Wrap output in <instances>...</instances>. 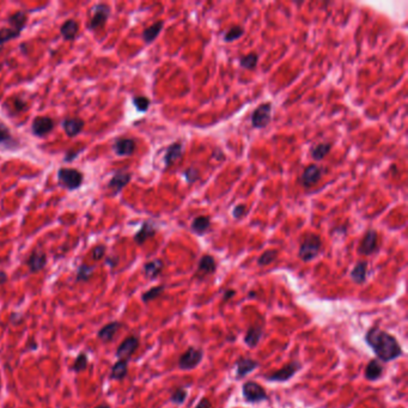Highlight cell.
Returning <instances> with one entry per match:
<instances>
[{
    "label": "cell",
    "mask_w": 408,
    "mask_h": 408,
    "mask_svg": "<svg viewBox=\"0 0 408 408\" xmlns=\"http://www.w3.org/2000/svg\"><path fill=\"white\" fill-rule=\"evenodd\" d=\"M300 369H302V363L298 362V360H293V362L284 365L280 370L266 375L264 379L268 382H288Z\"/></svg>",
    "instance_id": "obj_5"
},
{
    "label": "cell",
    "mask_w": 408,
    "mask_h": 408,
    "mask_svg": "<svg viewBox=\"0 0 408 408\" xmlns=\"http://www.w3.org/2000/svg\"><path fill=\"white\" fill-rule=\"evenodd\" d=\"M121 326H122V324L117 321L110 322V323L106 324V326L101 328L100 332H98V334H97L98 338H100L102 341H112L113 338H114V335L117 334L118 328H120Z\"/></svg>",
    "instance_id": "obj_26"
},
{
    "label": "cell",
    "mask_w": 408,
    "mask_h": 408,
    "mask_svg": "<svg viewBox=\"0 0 408 408\" xmlns=\"http://www.w3.org/2000/svg\"><path fill=\"white\" fill-rule=\"evenodd\" d=\"M21 32L22 30L16 29L13 27L4 28V29L0 30V52H1L5 43L9 42L10 40H13V38H17L21 35Z\"/></svg>",
    "instance_id": "obj_31"
},
{
    "label": "cell",
    "mask_w": 408,
    "mask_h": 408,
    "mask_svg": "<svg viewBox=\"0 0 408 408\" xmlns=\"http://www.w3.org/2000/svg\"><path fill=\"white\" fill-rule=\"evenodd\" d=\"M195 408H212V404L207 398H203L199 402H198L197 407Z\"/></svg>",
    "instance_id": "obj_45"
},
{
    "label": "cell",
    "mask_w": 408,
    "mask_h": 408,
    "mask_svg": "<svg viewBox=\"0 0 408 408\" xmlns=\"http://www.w3.org/2000/svg\"><path fill=\"white\" fill-rule=\"evenodd\" d=\"M87 366V355L85 353H81L77 357V359L74 360V364L72 366V370L76 372L84 371Z\"/></svg>",
    "instance_id": "obj_41"
},
{
    "label": "cell",
    "mask_w": 408,
    "mask_h": 408,
    "mask_svg": "<svg viewBox=\"0 0 408 408\" xmlns=\"http://www.w3.org/2000/svg\"><path fill=\"white\" fill-rule=\"evenodd\" d=\"M9 23L11 24V27L16 28V29L23 30L27 23V13L23 12V11L13 13L9 18Z\"/></svg>",
    "instance_id": "obj_35"
},
{
    "label": "cell",
    "mask_w": 408,
    "mask_h": 408,
    "mask_svg": "<svg viewBox=\"0 0 408 408\" xmlns=\"http://www.w3.org/2000/svg\"><path fill=\"white\" fill-rule=\"evenodd\" d=\"M272 103H269V102L260 104V106L253 112L252 117H250L253 127L256 129L266 128L272 121Z\"/></svg>",
    "instance_id": "obj_4"
},
{
    "label": "cell",
    "mask_w": 408,
    "mask_h": 408,
    "mask_svg": "<svg viewBox=\"0 0 408 408\" xmlns=\"http://www.w3.org/2000/svg\"><path fill=\"white\" fill-rule=\"evenodd\" d=\"M104 254H106V247H104V245H97V247L93 248L92 250V259L98 261L103 258Z\"/></svg>",
    "instance_id": "obj_44"
},
{
    "label": "cell",
    "mask_w": 408,
    "mask_h": 408,
    "mask_svg": "<svg viewBox=\"0 0 408 408\" xmlns=\"http://www.w3.org/2000/svg\"><path fill=\"white\" fill-rule=\"evenodd\" d=\"M242 395L243 399L249 404H259L268 400L266 390L259 383L248 381L242 385Z\"/></svg>",
    "instance_id": "obj_6"
},
{
    "label": "cell",
    "mask_w": 408,
    "mask_h": 408,
    "mask_svg": "<svg viewBox=\"0 0 408 408\" xmlns=\"http://www.w3.org/2000/svg\"><path fill=\"white\" fill-rule=\"evenodd\" d=\"M263 329L261 326H252L248 328L244 335V344L250 349H254L259 345L263 336Z\"/></svg>",
    "instance_id": "obj_21"
},
{
    "label": "cell",
    "mask_w": 408,
    "mask_h": 408,
    "mask_svg": "<svg viewBox=\"0 0 408 408\" xmlns=\"http://www.w3.org/2000/svg\"><path fill=\"white\" fill-rule=\"evenodd\" d=\"M128 372V362L127 360H117L113 365L112 371H110V379L115 381H122Z\"/></svg>",
    "instance_id": "obj_27"
},
{
    "label": "cell",
    "mask_w": 408,
    "mask_h": 408,
    "mask_svg": "<svg viewBox=\"0 0 408 408\" xmlns=\"http://www.w3.org/2000/svg\"><path fill=\"white\" fill-rule=\"evenodd\" d=\"M150 100L147 97H145V96H136L133 98L134 107H136L137 110H139L142 113L147 112L148 108H150Z\"/></svg>",
    "instance_id": "obj_40"
},
{
    "label": "cell",
    "mask_w": 408,
    "mask_h": 408,
    "mask_svg": "<svg viewBox=\"0 0 408 408\" xmlns=\"http://www.w3.org/2000/svg\"><path fill=\"white\" fill-rule=\"evenodd\" d=\"M377 243H379V233H377V231L370 229V230L366 231V233L360 241L359 247H358V253L365 256L374 254L377 250Z\"/></svg>",
    "instance_id": "obj_10"
},
{
    "label": "cell",
    "mask_w": 408,
    "mask_h": 408,
    "mask_svg": "<svg viewBox=\"0 0 408 408\" xmlns=\"http://www.w3.org/2000/svg\"><path fill=\"white\" fill-rule=\"evenodd\" d=\"M110 15V9L108 5L106 4H97L93 6L92 11H91V19L89 22V29L96 30L100 29L107 23Z\"/></svg>",
    "instance_id": "obj_8"
},
{
    "label": "cell",
    "mask_w": 408,
    "mask_h": 408,
    "mask_svg": "<svg viewBox=\"0 0 408 408\" xmlns=\"http://www.w3.org/2000/svg\"><path fill=\"white\" fill-rule=\"evenodd\" d=\"M62 128L68 137H76L84 128V121L79 117H68L62 122Z\"/></svg>",
    "instance_id": "obj_19"
},
{
    "label": "cell",
    "mask_w": 408,
    "mask_h": 408,
    "mask_svg": "<svg viewBox=\"0 0 408 408\" xmlns=\"http://www.w3.org/2000/svg\"><path fill=\"white\" fill-rule=\"evenodd\" d=\"M322 241L318 235H308L299 245L298 256L303 262H309L316 259L321 253Z\"/></svg>",
    "instance_id": "obj_2"
},
{
    "label": "cell",
    "mask_w": 408,
    "mask_h": 408,
    "mask_svg": "<svg viewBox=\"0 0 408 408\" xmlns=\"http://www.w3.org/2000/svg\"><path fill=\"white\" fill-rule=\"evenodd\" d=\"M183 176H184V178H186V181L192 184V183H194L198 178H199V172H198L195 168L191 167V168H188V169L184 170Z\"/></svg>",
    "instance_id": "obj_42"
},
{
    "label": "cell",
    "mask_w": 408,
    "mask_h": 408,
    "mask_svg": "<svg viewBox=\"0 0 408 408\" xmlns=\"http://www.w3.org/2000/svg\"><path fill=\"white\" fill-rule=\"evenodd\" d=\"M164 289H165L164 285H158V286H154V288H151L150 290H147L146 292H144V293H143L142 300L144 303L152 302V300L157 299L159 296H161L162 293H163Z\"/></svg>",
    "instance_id": "obj_34"
},
{
    "label": "cell",
    "mask_w": 408,
    "mask_h": 408,
    "mask_svg": "<svg viewBox=\"0 0 408 408\" xmlns=\"http://www.w3.org/2000/svg\"><path fill=\"white\" fill-rule=\"evenodd\" d=\"M164 268V263L161 259H154L152 261H148L145 263L144 272L148 279H156Z\"/></svg>",
    "instance_id": "obj_24"
},
{
    "label": "cell",
    "mask_w": 408,
    "mask_h": 408,
    "mask_svg": "<svg viewBox=\"0 0 408 408\" xmlns=\"http://www.w3.org/2000/svg\"><path fill=\"white\" fill-rule=\"evenodd\" d=\"M163 27H164V22L158 21V22H156V23H153L152 26L146 28V29L144 30V32H143V40H144L146 43L153 42V41L158 37V35L161 34Z\"/></svg>",
    "instance_id": "obj_28"
},
{
    "label": "cell",
    "mask_w": 408,
    "mask_h": 408,
    "mask_svg": "<svg viewBox=\"0 0 408 408\" xmlns=\"http://www.w3.org/2000/svg\"><path fill=\"white\" fill-rule=\"evenodd\" d=\"M209 227H211V218L207 216L195 217L191 224V229L193 233H197V235L199 236L205 235L208 231Z\"/></svg>",
    "instance_id": "obj_23"
},
{
    "label": "cell",
    "mask_w": 408,
    "mask_h": 408,
    "mask_svg": "<svg viewBox=\"0 0 408 408\" xmlns=\"http://www.w3.org/2000/svg\"><path fill=\"white\" fill-rule=\"evenodd\" d=\"M330 150H332V143H321L311 147L310 156L315 162H320L330 152Z\"/></svg>",
    "instance_id": "obj_30"
},
{
    "label": "cell",
    "mask_w": 408,
    "mask_h": 408,
    "mask_svg": "<svg viewBox=\"0 0 408 408\" xmlns=\"http://www.w3.org/2000/svg\"><path fill=\"white\" fill-rule=\"evenodd\" d=\"M216 269H217V263L213 256L204 255L203 258L199 260V262H198L197 277H199L200 279H203V278L213 274V273L216 272Z\"/></svg>",
    "instance_id": "obj_14"
},
{
    "label": "cell",
    "mask_w": 408,
    "mask_h": 408,
    "mask_svg": "<svg viewBox=\"0 0 408 408\" xmlns=\"http://www.w3.org/2000/svg\"><path fill=\"white\" fill-rule=\"evenodd\" d=\"M365 379L369 381H377L383 375V366L379 359H371L365 368Z\"/></svg>",
    "instance_id": "obj_22"
},
{
    "label": "cell",
    "mask_w": 408,
    "mask_h": 408,
    "mask_svg": "<svg viewBox=\"0 0 408 408\" xmlns=\"http://www.w3.org/2000/svg\"><path fill=\"white\" fill-rule=\"evenodd\" d=\"M132 175L129 173H117L109 181L108 188L114 193H120L131 181Z\"/></svg>",
    "instance_id": "obj_18"
},
{
    "label": "cell",
    "mask_w": 408,
    "mask_h": 408,
    "mask_svg": "<svg viewBox=\"0 0 408 408\" xmlns=\"http://www.w3.org/2000/svg\"><path fill=\"white\" fill-rule=\"evenodd\" d=\"M183 151H184V147L181 142L173 143V144L167 148V151H165V154H164L165 169L172 167L173 164H175V162L178 161V159L182 157Z\"/></svg>",
    "instance_id": "obj_15"
},
{
    "label": "cell",
    "mask_w": 408,
    "mask_h": 408,
    "mask_svg": "<svg viewBox=\"0 0 408 408\" xmlns=\"http://www.w3.org/2000/svg\"><path fill=\"white\" fill-rule=\"evenodd\" d=\"M54 121L53 118L48 117H36L32 122L31 131L35 136L37 137H45L46 134L51 133L54 129Z\"/></svg>",
    "instance_id": "obj_12"
},
{
    "label": "cell",
    "mask_w": 408,
    "mask_h": 408,
    "mask_svg": "<svg viewBox=\"0 0 408 408\" xmlns=\"http://www.w3.org/2000/svg\"><path fill=\"white\" fill-rule=\"evenodd\" d=\"M259 366V363L252 358H239L235 363L236 379H241L252 374Z\"/></svg>",
    "instance_id": "obj_13"
},
{
    "label": "cell",
    "mask_w": 408,
    "mask_h": 408,
    "mask_svg": "<svg viewBox=\"0 0 408 408\" xmlns=\"http://www.w3.org/2000/svg\"><path fill=\"white\" fill-rule=\"evenodd\" d=\"M95 267L87 266V264H81L77 272V281H87L92 277Z\"/></svg>",
    "instance_id": "obj_38"
},
{
    "label": "cell",
    "mask_w": 408,
    "mask_h": 408,
    "mask_svg": "<svg viewBox=\"0 0 408 408\" xmlns=\"http://www.w3.org/2000/svg\"><path fill=\"white\" fill-rule=\"evenodd\" d=\"M187 390L184 388H176L175 390L173 391L172 395H170V402L174 405H183L187 400Z\"/></svg>",
    "instance_id": "obj_37"
},
{
    "label": "cell",
    "mask_w": 408,
    "mask_h": 408,
    "mask_svg": "<svg viewBox=\"0 0 408 408\" xmlns=\"http://www.w3.org/2000/svg\"><path fill=\"white\" fill-rule=\"evenodd\" d=\"M203 350L198 349V347H189V349H187V351L184 352V353H182L181 357L178 358V368L183 371L193 370V369H195L199 365L201 360H203Z\"/></svg>",
    "instance_id": "obj_7"
},
{
    "label": "cell",
    "mask_w": 408,
    "mask_h": 408,
    "mask_svg": "<svg viewBox=\"0 0 408 408\" xmlns=\"http://www.w3.org/2000/svg\"><path fill=\"white\" fill-rule=\"evenodd\" d=\"M47 264V256L43 252L35 250L30 258L28 259V266L31 273H36L42 271Z\"/></svg>",
    "instance_id": "obj_20"
},
{
    "label": "cell",
    "mask_w": 408,
    "mask_h": 408,
    "mask_svg": "<svg viewBox=\"0 0 408 408\" xmlns=\"http://www.w3.org/2000/svg\"><path fill=\"white\" fill-rule=\"evenodd\" d=\"M95 408H110V407L108 406V405H98V406Z\"/></svg>",
    "instance_id": "obj_50"
},
{
    "label": "cell",
    "mask_w": 408,
    "mask_h": 408,
    "mask_svg": "<svg viewBox=\"0 0 408 408\" xmlns=\"http://www.w3.org/2000/svg\"><path fill=\"white\" fill-rule=\"evenodd\" d=\"M366 274H368V262L366 261H358L351 271V279L355 284H363L366 280Z\"/></svg>",
    "instance_id": "obj_25"
},
{
    "label": "cell",
    "mask_w": 408,
    "mask_h": 408,
    "mask_svg": "<svg viewBox=\"0 0 408 408\" xmlns=\"http://www.w3.org/2000/svg\"><path fill=\"white\" fill-rule=\"evenodd\" d=\"M277 256H278L277 250H274V249L266 250V252H263L262 254L260 255V258L258 259V264L261 267L268 266V264H271L273 261L277 259Z\"/></svg>",
    "instance_id": "obj_36"
},
{
    "label": "cell",
    "mask_w": 408,
    "mask_h": 408,
    "mask_svg": "<svg viewBox=\"0 0 408 408\" xmlns=\"http://www.w3.org/2000/svg\"><path fill=\"white\" fill-rule=\"evenodd\" d=\"M70 153H72V154H67V156H66V161H72V159L74 158V157L77 156V154H78V152H77V151H74V152H70Z\"/></svg>",
    "instance_id": "obj_49"
},
{
    "label": "cell",
    "mask_w": 408,
    "mask_h": 408,
    "mask_svg": "<svg viewBox=\"0 0 408 408\" xmlns=\"http://www.w3.org/2000/svg\"><path fill=\"white\" fill-rule=\"evenodd\" d=\"M236 294V291L233 290V289H229V290H225L224 293H223V300L227 302V300L231 299Z\"/></svg>",
    "instance_id": "obj_46"
},
{
    "label": "cell",
    "mask_w": 408,
    "mask_h": 408,
    "mask_svg": "<svg viewBox=\"0 0 408 408\" xmlns=\"http://www.w3.org/2000/svg\"><path fill=\"white\" fill-rule=\"evenodd\" d=\"M7 281V275L6 273L0 271V285H4L5 283Z\"/></svg>",
    "instance_id": "obj_48"
},
{
    "label": "cell",
    "mask_w": 408,
    "mask_h": 408,
    "mask_svg": "<svg viewBox=\"0 0 408 408\" xmlns=\"http://www.w3.org/2000/svg\"><path fill=\"white\" fill-rule=\"evenodd\" d=\"M243 35H244L243 28L236 26V27L230 28V29L225 32L224 36H223V40H224L227 43H231V42H235V41L238 40V38H241Z\"/></svg>",
    "instance_id": "obj_33"
},
{
    "label": "cell",
    "mask_w": 408,
    "mask_h": 408,
    "mask_svg": "<svg viewBox=\"0 0 408 408\" xmlns=\"http://www.w3.org/2000/svg\"><path fill=\"white\" fill-rule=\"evenodd\" d=\"M0 144L11 146L13 144L12 136H11L9 128L4 125V123L0 122Z\"/></svg>",
    "instance_id": "obj_39"
},
{
    "label": "cell",
    "mask_w": 408,
    "mask_h": 408,
    "mask_svg": "<svg viewBox=\"0 0 408 408\" xmlns=\"http://www.w3.org/2000/svg\"><path fill=\"white\" fill-rule=\"evenodd\" d=\"M138 347H139V339H138V336H127V338L120 344V346L117 347V357L120 360H127L128 362L129 358H131L134 352L138 350Z\"/></svg>",
    "instance_id": "obj_11"
},
{
    "label": "cell",
    "mask_w": 408,
    "mask_h": 408,
    "mask_svg": "<svg viewBox=\"0 0 408 408\" xmlns=\"http://www.w3.org/2000/svg\"><path fill=\"white\" fill-rule=\"evenodd\" d=\"M322 173H323V169L318 164H310L303 170L302 175H300V183L303 184V187L305 188H310V187L315 186L316 183H319V181L321 180Z\"/></svg>",
    "instance_id": "obj_9"
},
{
    "label": "cell",
    "mask_w": 408,
    "mask_h": 408,
    "mask_svg": "<svg viewBox=\"0 0 408 408\" xmlns=\"http://www.w3.org/2000/svg\"><path fill=\"white\" fill-rule=\"evenodd\" d=\"M157 233V228L152 222L147 220V222L143 223L142 228L138 233L134 235V241L137 244L142 245L144 244L147 239L152 238V237Z\"/></svg>",
    "instance_id": "obj_17"
},
{
    "label": "cell",
    "mask_w": 408,
    "mask_h": 408,
    "mask_svg": "<svg viewBox=\"0 0 408 408\" xmlns=\"http://www.w3.org/2000/svg\"><path fill=\"white\" fill-rule=\"evenodd\" d=\"M58 180L68 191H74L82 186L83 174L79 170L71 169V168H61L58 172Z\"/></svg>",
    "instance_id": "obj_3"
},
{
    "label": "cell",
    "mask_w": 408,
    "mask_h": 408,
    "mask_svg": "<svg viewBox=\"0 0 408 408\" xmlns=\"http://www.w3.org/2000/svg\"><path fill=\"white\" fill-rule=\"evenodd\" d=\"M245 209H247L245 205H243V204H238V205H236L233 209V217L237 220L242 219L245 214Z\"/></svg>",
    "instance_id": "obj_43"
},
{
    "label": "cell",
    "mask_w": 408,
    "mask_h": 408,
    "mask_svg": "<svg viewBox=\"0 0 408 408\" xmlns=\"http://www.w3.org/2000/svg\"><path fill=\"white\" fill-rule=\"evenodd\" d=\"M118 262V259L117 258H108L107 259V263L110 264L112 267H115Z\"/></svg>",
    "instance_id": "obj_47"
},
{
    "label": "cell",
    "mask_w": 408,
    "mask_h": 408,
    "mask_svg": "<svg viewBox=\"0 0 408 408\" xmlns=\"http://www.w3.org/2000/svg\"><path fill=\"white\" fill-rule=\"evenodd\" d=\"M78 22L74 21V19H68V21H66L61 26V28H60V32H61L62 37H64L65 40H73V38L77 36V34H78Z\"/></svg>",
    "instance_id": "obj_29"
},
{
    "label": "cell",
    "mask_w": 408,
    "mask_h": 408,
    "mask_svg": "<svg viewBox=\"0 0 408 408\" xmlns=\"http://www.w3.org/2000/svg\"><path fill=\"white\" fill-rule=\"evenodd\" d=\"M136 148V142L131 138H120L114 144V151L117 156H132Z\"/></svg>",
    "instance_id": "obj_16"
},
{
    "label": "cell",
    "mask_w": 408,
    "mask_h": 408,
    "mask_svg": "<svg viewBox=\"0 0 408 408\" xmlns=\"http://www.w3.org/2000/svg\"><path fill=\"white\" fill-rule=\"evenodd\" d=\"M259 64V54L256 53H249L239 59V65L241 67L245 68V70H255L256 66Z\"/></svg>",
    "instance_id": "obj_32"
},
{
    "label": "cell",
    "mask_w": 408,
    "mask_h": 408,
    "mask_svg": "<svg viewBox=\"0 0 408 408\" xmlns=\"http://www.w3.org/2000/svg\"><path fill=\"white\" fill-rule=\"evenodd\" d=\"M364 340L382 362L388 363L398 359L402 355L401 345L394 335L377 327H372L366 332Z\"/></svg>",
    "instance_id": "obj_1"
}]
</instances>
